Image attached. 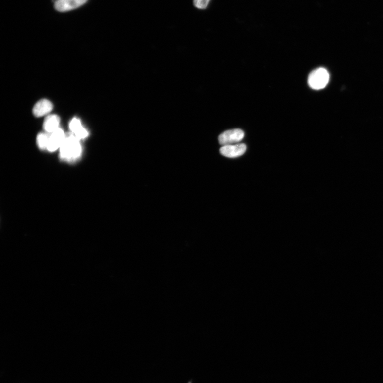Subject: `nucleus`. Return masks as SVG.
Here are the masks:
<instances>
[{
    "label": "nucleus",
    "mask_w": 383,
    "mask_h": 383,
    "mask_svg": "<svg viewBox=\"0 0 383 383\" xmlns=\"http://www.w3.org/2000/svg\"><path fill=\"white\" fill-rule=\"evenodd\" d=\"M244 131L240 129L227 130L220 134L218 137L220 144L224 145H231L239 143L244 138Z\"/></svg>",
    "instance_id": "3"
},
{
    "label": "nucleus",
    "mask_w": 383,
    "mask_h": 383,
    "mask_svg": "<svg viewBox=\"0 0 383 383\" xmlns=\"http://www.w3.org/2000/svg\"><path fill=\"white\" fill-rule=\"evenodd\" d=\"M88 0H57L55 8L59 12H67L79 8Z\"/></svg>",
    "instance_id": "5"
},
{
    "label": "nucleus",
    "mask_w": 383,
    "mask_h": 383,
    "mask_svg": "<svg viewBox=\"0 0 383 383\" xmlns=\"http://www.w3.org/2000/svg\"><path fill=\"white\" fill-rule=\"evenodd\" d=\"M211 0H194V4L196 8L201 10L208 8Z\"/></svg>",
    "instance_id": "11"
},
{
    "label": "nucleus",
    "mask_w": 383,
    "mask_h": 383,
    "mask_svg": "<svg viewBox=\"0 0 383 383\" xmlns=\"http://www.w3.org/2000/svg\"><path fill=\"white\" fill-rule=\"evenodd\" d=\"M49 138V137L45 134L40 133L39 134L38 138H37V142H38L40 149H45L47 148Z\"/></svg>",
    "instance_id": "10"
},
{
    "label": "nucleus",
    "mask_w": 383,
    "mask_h": 383,
    "mask_svg": "<svg viewBox=\"0 0 383 383\" xmlns=\"http://www.w3.org/2000/svg\"><path fill=\"white\" fill-rule=\"evenodd\" d=\"M53 109L52 103L47 99H43L36 103L33 112L34 116L40 117L49 114Z\"/></svg>",
    "instance_id": "7"
},
{
    "label": "nucleus",
    "mask_w": 383,
    "mask_h": 383,
    "mask_svg": "<svg viewBox=\"0 0 383 383\" xmlns=\"http://www.w3.org/2000/svg\"><path fill=\"white\" fill-rule=\"evenodd\" d=\"M247 150L244 144L224 145L220 149V153L224 157L230 158H237L244 154Z\"/></svg>",
    "instance_id": "4"
},
{
    "label": "nucleus",
    "mask_w": 383,
    "mask_h": 383,
    "mask_svg": "<svg viewBox=\"0 0 383 383\" xmlns=\"http://www.w3.org/2000/svg\"><path fill=\"white\" fill-rule=\"evenodd\" d=\"M82 150L79 139L74 135L70 134L65 136L61 147V157L65 160H74L80 156Z\"/></svg>",
    "instance_id": "1"
},
{
    "label": "nucleus",
    "mask_w": 383,
    "mask_h": 383,
    "mask_svg": "<svg viewBox=\"0 0 383 383\" xmlns=\"http://www.w3.org/2000/svg\"><path fill=\"white\" fill-rule=\"evenodd\" d=\"M329 74L328 71L322 68L317 69L309 75L308 83L313 89L319 90L323 89L328 84Z\"/></svg>",
    "instance_id": "2"
},
{
    "label": "nucleus",
    "mask_w": 383,
    "mask_h": 383,
    "mask_svg": "<svg viewBox=\"0 0 383 383\" xmlns=\"http://www.w3.org/2000/svg\"><path fill=\"white\" fill-rule=\"evenodd\" d=\"M60 118L56 115H51L46 117L44 121L43 128L49 133H52L59 128Z\"/></svg>",
    "instance_id": "9"
},
{
    "label": "nucleus",
    "mask_w": 383,
    "mask_h": 383,
    "mask_svg": "<svg viewBox=\"0 0 383 383\" xmlns=\"http://www.w3.org/2000/svg\"><path fill=\"white\" fill-rule=\"evenodd\" d=\"M65 136L64 131L60 128L54 131L49 138L47 149L50 152H54L61 148Z\"/></svg>",
    "instance_id": "6"
},
{
    "label": "nucleus",
    "mask_w": 383,
    "mask_h": 383,
    "mask_svg": "<svg viewBox=\"0 0 383 383\" xmlns=\"http://www.w3.org/2000/svg\"><path fill=\"white\" fill-rule=\"evenodd\" d=\"M69 128L73 134L79 139H84L88 135V131L77 118H74L71 120L69 124Z\"/></svg>",
    "instance_id": "8"
}]
</instances>
